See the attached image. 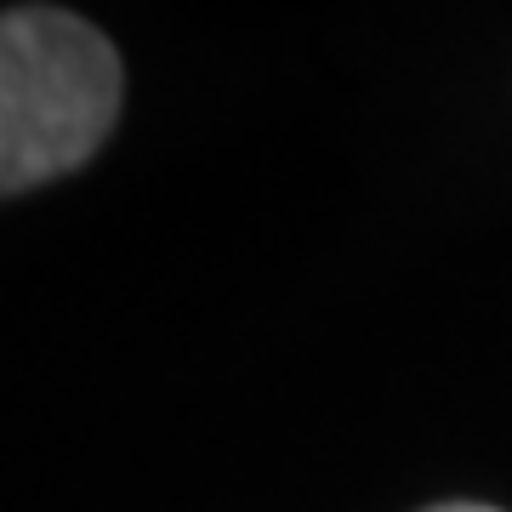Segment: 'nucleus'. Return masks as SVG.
Instances as JSON below:
<instances>
[{
  "label": "nucleus",
  "instance_id": "obj_1",
  "mask_svg": "<svg viewBox=\"0 0 512 512\" xmlns=\"http://www.w3.org/2000/svg\"><path fill=\"white\" fill-rule=\"evenodd\" d=\"M120 114V57L74 12H0V194L52 183L103 148Z\"/></svg>",
  "mask_w": 512,
  "mask_h": 512
},
{
  "label": "nucleus",
  "instance_id": "obj_2",
  "mask_svg": "<svg viewBox=\"0 0 512 512\" xmlns=\"http://www.w3.org/2000/svg\"><path fill=\"white\" fill-rule=\"evenodd\" d=\"M433 512H495V507H467V501H456V507H433Z\"/></svg>",
  "mask_w": 512,
  "mask_h": 512
}]
</instances>
